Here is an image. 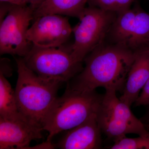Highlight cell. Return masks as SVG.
<instances>
[{"instance_id":"obj_4","label":"cell","mask_w":149,"mask_h":149,"mask_svg":"<svg viewBox=\"0 0 149 149\" xmlns=\"http://www.w3.org/2000/svg\"><path fill=\"white\" fill-rule=\"evenodd\" d=\"M23 59L26 66L39 77L61 83L68 82L83 69L81 62L72 56L70 46L44 48L32 45Z\"/></svg>"},{"instance_id":"obj_9","label":"cell","mask_w":149,"mask_h":149,"mask_svg":"<svg viewBox=\"0 0 149 149\" xmlns=\"http://www.w3.org/2000/svg\"><path fill=\"white\" fill-rule=\"evenodd\" d=\"M42 130L26 119L0 118V149H27L32 141L42 139Z\"/></svg>"},{"instance_id":"obj_19","label":"cell","mask_w":149,"mask_h":149,"mask_svg":"<svg viewBox=\"0 0 149 149\" xmlns=\"http://www.w3.org/2000/svg\"><path fill=\"white\" fill-rule=\"evenodd\" d=\"M56 148L55 145L52 143V141H47L42 143L39 144L35 146L27 148V149H54Z\"/></svg>"},{"instance_id":"obj_15","label":"cell","mask_w":149,"mask_h":149,"mask_svg":"<svg viewBox=\"0 0 149 149\" xmlns=\"http://www.w3.org/2000/svg\"><path fill=\"white\" fill-rule=\"evenodd\" d=\"M0 118L9 120H27L19 111L15 91L5 76L1 72Z\"/></svg>"},{"instance_id":"obj_3","label":"cell","mask_w":149,"mask_h":149,"mask_svg":"<svg viewBox=\"0 0 149 149\" xmlns=\"http://www.w3.org/2000/svg\"><path fill=\"white\" fill-rule=\"evenodd\" d=\"M103 95L96 91L81 92L67 88L57 97L43 121L42 128L49 133L47 141L81 124L93 113H97Z\"/></svg>"},{"instance_id":"obj_6","label":"cell","mask_w":149,"mask_h":149,"mask_svg":"<svg viewBox=\"0 0 149 149\" xmlns=\"http://www.w3.org/2000/svg\"><path fill=\"white\" fill-rule=\"evenodd\" d=\"M116 92L106 90L97 113L102 131L113 141L128 134L149 136V132L141 120L134 116L130 107L117 97Z\"/></svg>"},{"instance_id":"obj_16","label":"cell","mask_w":149,"mask_h":149,"mask_svg":"<svg viewBox=\"0 0 149 149\" xmlns=\"http://www.w3.org/2000/svg\"><path fill=\"white\" fill-rule=\"evenodd\" d=\"M110 149H149V136L135 138L126 136L114 141Z\"/></svg>"},{"instance_id":"obj_2","label":"cell","mask_w":149,"mask_h":149,"mask_svg":"<svg viewBox=\"0 0 149 149\" xmlns=\"http://www.w3.org/2000/svg\"><path fill=\"white\" fill-rule=\"evenodd\" d=\"M16 61L18 77L15 93L19 111L29 122L43 129L45 118L57 98L61 83L39 77L26 66L23 58Z\"/></svg>"},{"instance_id":"obj_17","label":"cell","mask_w":149,"mask_h":149,"mask_svg":"<svg viewBox=\"0 0 149 149\" xmlns=\"http://www.w3.org/2000/svg\"><path fill=\"white\" fill-rule=\"evenodd\" d=\"M136 0H88L90 6L96 7L113 12H120L130 8Z\"/></svg>"},{"instance_id":"obj_11","label":"cell","mask_w":149,"mask_h":149,"mask_svg":"<svg viewBox=\"0 0 149 149\" xmlns=\"http://www.w3.org/2000/svg\"><path fill=\"white\" fill-rule=\"evenodd\" d=\"M128 72L123 93L119 99L129 107L135 102L149 77V47L136 52Z\"/></svg>"},{"instance_id":"obj_8","label":"cell","mask_w":149,"mask_h":149,"mask_svg":"<svg viewBox=\"0 0 149 149\" xmlns=\"http://www.w3.org/2000/svg\"><path fill=\"white\" fill-rule=\"evenodd\" d=\"M27 32V40L33 45L44 48L63 46L72 33L67 17L50 14L35 19Z\"/></svg>"},{"instance_id":"obj_21","label":"cell","mask_w":149,"mask_h":149,"mask_svg":"<svg viewBox=\"0 0 149 149\" xmlns=\"http://www.w3.org/2000/svg\"><path fill=\"white\" fill-rule=\"evenodd\" d=\"M45 0H24V1L27 4L31 5L33 6L35 8V10Z\"/></svg>"},{"instance_id":"obj_10","label":"cell","mask_w":149,"mask_h":149,"mask_svg":"<svg viewBox=\"0 0 149 149\" xmlns=\"http://www.w3.org/2000/svg\"><path fill=\"white\" fill-rule=\"evenodd\" d=\"M101 131L97 113H93L81 124L68 130L56 147L61 149L101 148Z\"/></svg>"},{"instance_id":"obj_18","label":"cell","mask_w":149,"mask_h":149,"mask_svg":"<svg viewBox=\"0 0 149 149\" xmlns=\"http://www.w3.org/2000/svg\"><path fill=\"white\" fill-rule=\"evenodd\" d=\"M134 104L136 107L149 106V77Z\"/></svg>"},{"instance_id":"obj_20","label":"cell","mask_w":149,"mask_h":149,"mask_svg":"<svg viewBox=\"0 0 149 149\" xmlns=\"http://www.w3.org/2000/svg\"><path fill=\"white\" fill-rule=\"evenodd\" d=\"M1 3H8L12 5H26L27 4L24 0H0Z\"/></svg>"},{"instance_id":"obj_7","label":"cell","mask_w":149,"mask_h":149,"mask_svg":"<svg viewBox=\"0 0 149 149\" xmlns=\"http://www.w3.org/2000/svg\"><path fill=\"white\" fill-rule=\"evenodd\" d=\"M35 8L31 5H12L6 16L1 20L0 54L24 57L32 45L27 35Z\"/></svg>"},{"instance_id":"obj_1","label":"cell","mask_w":149,"mask_h":149,"mask_svg":"<svg viewBox=\"0 0 149 149\" xmlns=\"http://www.w3.org/2000/svg\"><path fill=\"white\" fill-rule=\"evenodd\" d=\"M135 56L128 48L103 43L86 56L85 68L67 88L81 92H93L99 87L123 91Z\"/></svg>"},{"instance_id":"obj_13","label":"cell","mask_w":149,"mask_h":149,"mask_svg":"<svg viewBox=\"0 0 149 149\" xmlns=\"http://www.w3.org/2000/svg\"><path fill=\"white\" fill-rule=\"evenodd\" d=\"M136 14V6L117 13L107 37L110 43L126 48L135 22Z\"/></svg>"},{"instance_id":"obj_12","label":"cell","mask_w":149,"mask_h":149,"mask_svg":"<svg viewBox=\"0 0 149 149\" xmlns=\"http://www.w3.org/2000/svg\"><path fill=\"white\" fill-rule=\"evenodd\" d=\"M88 0H45L33 13L34 20L43 15H60L80 18Z\"/></svg>"},{"instance_id":"obj_5","label":"cell","mask_w":149,"mask_h":149,"mask_svg":"<svg viewBox=\"0 0 149 149\" xmlns=\"http://www.w3.org/2000/svg\"><path fill=\"white\" fill-rule=\"evenodd\" d=\"M116 15L96 7L85 8L80 22L72 28L74 42L70 49L77 61L82 63L86 56L104 43Z\"/></svg>"},{"instance_id":"obj_22","label":"cell","mask_w":149,"mask_h":149,"mask_svg":"<svg viewBox=\"0 0 149 149\" xmlns=\"http://www.w3.org/2000/svg\"><path fill=\"white\" fill-rule=\"evenodd\" d=\"M148 47H149V46H148Z\"/></svg>"},{"instance_id":"obj_23","label":"cell","mask_w":149,"mask_h":149,"mask_svg":"<svg viewBox=\"0 0 149 149\" xmlns=\"http://www.w3.org/2000/svg\"></svg>"},{"instance_id":"obj_14","label":"cell","mask_w":149,"mask_h":149,"mask_svg":"<svg viewBox=\"0 0 149 149\" xmlns=\"http://www.w3.org/2000/svg\"><path fill=\"white\" fill-rule=\"evenodd\" d=\"M136 19L126 48L136 52L149 45V13L136 6Z\"/></svg>"}]
</instances>
